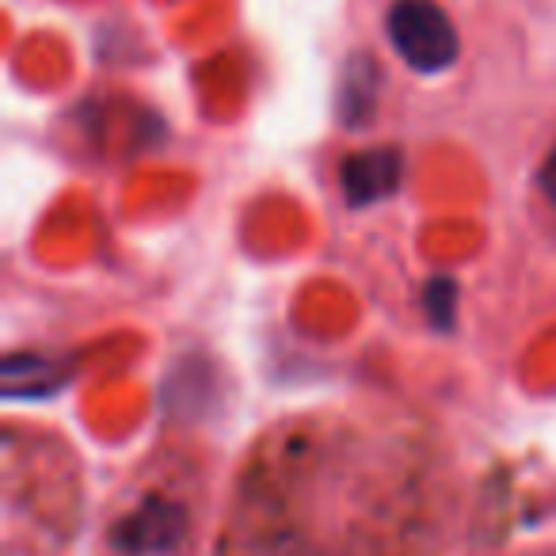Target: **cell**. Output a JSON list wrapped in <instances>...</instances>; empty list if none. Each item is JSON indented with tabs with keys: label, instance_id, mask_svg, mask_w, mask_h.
<instances>
[{
	"label": "cell",
	"instance_id": "cell-1",
	"mask_svg": "<svg viewBox=\"0 0 556 556\" xmlns=\"http://www.w3.org/2000/svg\"><path fill=\"white\" fill-rule=\"evenodd\" d=\"M386 35L401 62L424 77H439L457 62V27L434 0H396L386 16Z\"/></svg>",
	"mask_w": 556,
	"mask_h": 556
},
{
	"label": "cell",
	"instance_id": "cell-2",
	"mask_svg": "<svg viewBox=\"0 0 556 556\" xmlns=\"http://www.w3.org/2000/svg\"><path fill=\"white\" fill-rule=\"evenodd\" d=\"M404 179V153L396 146H374L363 153L348 156L340 168L343 199L351 206H374V202L389 199L401 191Z\"/></svg>",
	"mask_w": 556,
	"mask_h": 556
},
{
	"label": "cell",
	"instance_id": "cell-3",
	"mask_svg": "<svg viewBox=\"0 0 556 556\" xmlns=\"http://www.w3.org/2000/svg\"><path fill=\"white\" fill-rule=\"evenodd\" d=\"M179 538H184V510L168 500H149L146 507L134 510L115 533L118 545L134 556L168 553Z\"/></svg>",
	"mask_w": 556,
	"mask_h": 556
},
{
	"label": "cell",
	"instance_id": "cell-4",
	"mask_svg": "<svg viewBox=\"0 0 556 556\" xmlns=\"http://www.w3.org/2000/svg\"><path fill=\"white\" fill-rule=\"evenodd\" d=\"M378 92H381V70L374 62V54H351L348 65L340 73V88H336V111H340L343 126L358 130L374 118L378 108Z\"/></svg>",
	"mask_w": 556,
	"mask_h": 556
},
{
	"label": "cell",
	"instance_id": "cell-5",
	"mask_svg": "<svg viewBox=\"0 0 556 556\" xmlns=\"http://www.w3.org/2000/svg\"><path fill=\"white\" fill-rule=\"evenodd\" d=\"M65 374L58 366V358L42 355H9L4 358V393L12 401L24 396H50L54 389H62Z\"/></svg>",
	"mask_w": 556,
	"mask_h": 556
},
{
	"label": "cell",
	"instance_id": "cell-6",
	"mask_svg": "<svg viewBox=\"0 0 556 556\" xmlns=\"http://www.w3.org/2000/svg\"><path fill=\"white\" fill-rule=\"evenodd\" d=\"M424 313L439 332H450L457 320V287L454 278L434 275L431 282L424 287Z\"/></svg>",
	"mask_w": 556,
	"mask_h": 556
},
{
	"label": "cell",
	"instance_id": "cell-7",
	"mask_svg": "<svg viewBox=\"0 0 556 556\" xmlns=\"http://www.w3.org/2000/svg\"><path fill=\"white\" fill-rule=\"evenodd\" d=\"M538 187H541V194H545V199L553 202V210H556V146L548 149L545 164H541V172H538Z\"/></svg>",
	"mask_w": 556,
	"mask_h": 556
}]
</instances>
